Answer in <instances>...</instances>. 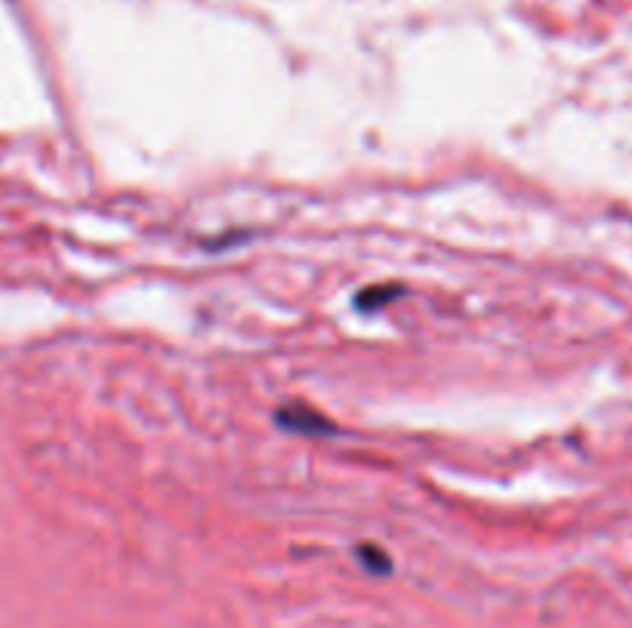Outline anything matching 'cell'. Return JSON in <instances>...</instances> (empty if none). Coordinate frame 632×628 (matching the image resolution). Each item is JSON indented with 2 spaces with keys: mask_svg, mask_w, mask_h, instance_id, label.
<instances>
[]
</instances>
